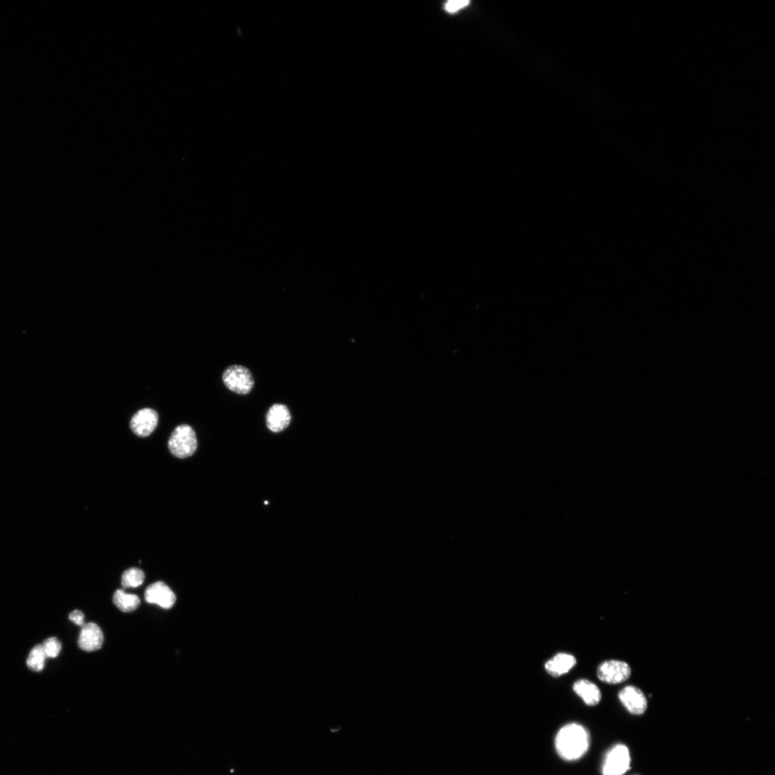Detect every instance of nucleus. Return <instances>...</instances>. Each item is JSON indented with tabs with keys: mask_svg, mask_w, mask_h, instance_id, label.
<instances>
[{
	"mask_svg": "<svg viewBox=\"0 0 775 775\" xmlns=\"http://www.w3.org/2000/svg\"><path fill=\"white\" fill-rule=\"evenodd\" d=\"M589 745V732L583 726L575 723L562 727L555 739L558 755L567 761H575L582 757Z\"/></svg>",
	"mask_w": 775,
	"mask_h": 775,
	"instance_id": "nucleus-1",
	"label": "nucleus"
},
{
	"mask_svg": "<svg viewBox=\"0 0 775 775\" xmlns=\"http://www.w3.org/2000/svg\"><path fill=\"white\" fill-rule=\"evenodd\" d=\"M168 447L171 453L181 459L191 456L198 447L195 431L187 425L176 428L169 439Z\"/></svg>",
	"mask_w": 775,
	"mask_h": 775,
	"instance_id": "nucleus-2",
	"label": "nucleus"
},
{
	"mask_svg": "<svg viewBox=\"0 0 775 775\" xmlns=\"http://www.w3.org/2000/svg\"><path fill=\"white\" fill-rule=\"evenodd\" d=\"M223 381L230 391L240 395L250 394L255 385L252 372L248 368L238 365L226 369Z\"/></svg>",
	"mask_w": 775,
	"mask_h": 775,
	"instance_id": "nucleus-3",
	"label": "nucleus"
},
{
	"mask_svg": "<svg viewBox=\"0 0 775 775\" xmlns=\"http://www.w3.org/2000/svg\"><path fill=\"white\" fill-rule=\"evenodd\" d=\"M632 674L628 663L622 660H607L598 665L597 677L601 681L609 684H618L625 682Z\"/></svg>",
	"mask_w": 775,
	"mask_h": 775,
	"instance_id": "nucleus-4",
	"label": "nucleus"
},
{
	"mask_svg": "<svg viewBox=\"0 0 775 775\" xmlns=\"http://www.w3.org/2000/svg\"><path fill=\"white\" fill-rule=\"evenodd\" d=\"M631 757L629 749L624 745H617L607 754L603 768V775H623L630 769Z\"/></svg>",
	"mask_w": 775,
	"mask_h": 775,
	"instance_id": "nucleus-5",
	"label": "nucleus"
},
{
	"mask_svg": "<svg viewBox=\"0 0 775 775\" xmlns=\"http://www.w3.org/2000/svg\"><path fill=\"white\" fill-rule=\"evenodd\" d=\"M619 699L625 709L633 715H642L648 709V700L644 693L638 687L627 686L618 694Z\"/></svg>",
	"mask_w": 775,
	"mask_h": 775,
	"instance_id": "nucleus-6",
	"label": "nucleus"
},
{
	"mask_svg": "<svg viewBox=\"0 0 775 775\" xmlns=\"http://www.w3.org/2000/svg\"><path fill=\"white\" fill-rule=\"evenodd\" d=\"M158 414L154 409L146 408L137 411L130 421L132 432L139 437L150 436L158 424Z\"/></svg>",
	"mask_w": 775,
	"mask_h": 775,
	"instance_id": "nucleus-7",
	"label": "nucleus"
},
{
	"mask_svg": "<svg viewBox=\"0 0 775 775\" xmlns=\"http://www.w3.org/2000/svg\"><path fill=\"white\" fill-rule=\"evenodd\" d=\"M145 598L147 603L157 605L164 609L172 608L176 602L174 593L162 582L150 585L146 590Z\"/></svg>",
	"mask_w": 775,
	"mask_h": 775,
	"instance_id": "nucleus-8",
	"label": "nucleus"
},
{
	"mask_svg": "<svg viewBox=\"0 0 775 775\" xmlns=\"http://www.w3.org/2000/svg\"><path fill=\"white\" fill-rule=\"evenodd\" d=\"M291 420L292 416L288 407L281 404H276L271 406L266 417L268 429L275 433L286 430L289 427Z\"/></svg>",
	"mask_w": 775,
	"mask_h": 775,
	"instance_id": "nucleus-9",
	"label": "nucleus"
},
{
	"mask_svg": "<svg viewBox=\"0 0 775 775\" xmlns=\"http://www.w3.org/2000/svg\"><path fill=\"white\" fill-rule=\"evenodd\" d=\"M81 649L94 652L101 649L103 643V634L101 628L94 622L82 626L78 641Z\"/></svg>",
	"mask_w": 775,
	"mask_h": 775,
	"instance_id": "nucleus-10",
	"label": "nucleus"
},
{
	"mask_svg": "<svg viewBox=\"0 0 775 775\" xmlns=\"http://www.w3.org/2000/svg\"><path fill=\"white\" fill-rule=\"evenodd\" d=\"M577 665L576 658L569 653L556 654L545 664L546 672L554 678L568 674Z\"/></svg>",
	"mask_w": 775,
	"mask_h": 775,
	"instance_id": "nucleus-11",
	"label": "nucleus"
},
{
	"mask_svg": "<svg viewBox=\"0 0 775 775\" xmlns=\"http://www.w3.org/2000/svg\"><path fill=\"white\" fill-rule=\"evenodd\" d=\"M573 689L587 706H596L602 700L600 688L589 680L580 679L576 681L573 685Z\"/></svg>",
	"mask_w": 775,
	"mask_h": 775,
	"instance_id": "nucleus-12",
	"label": "nucleus"
},
{
	"mask_svg": "<svg viewBox=\"0 0 775 775\" xmlns=\"http://www.w3.org/2000/svg\"><path fill=\"white\" fill-rule=\"evenodd\" d=\"M114 603L115 606L124 613L134 612L140 606V600L138 596L127 594L122 589L115 591L114 594Z\"/></svg>",
	"mask_w": 775,
	"mask_h": 775,
	"instance_id": "nucleus-13",
	"label": "nucleus"
},
{
	"mask_svg": "<svg viewBox=\"0 0 775 775\" xmlns=\"http://www.w3.org/2000/svg\"><path fill=\"white\" fill-rule=\"evenodd\" d=\"M46 658L43 646L39 645L30 651L27 660V665L30 670L40 672L44 668Z\"/></svg>",
	"mask_w": 775,
	"mask_h": 775,
	"instance_id": "nucleus-14",
	"label": "nucleus"
},
{
	"mask_svg": "<svg viewBox=\"0 0 775 775\" xmlns=\"http://www.w3.org/2000/svg\"><path fill=\"white\" fill-rule=\"evenodd\" d=\"M145 580L143 570L131 568L125 571L122 577V584L124 588H135L142 585Z\"/></svg>",
	"mask_w": 775,
	"mask_h": 775,
	"instance_id": "nucleus-15",
	"label": "nucleus"
},
{
	"mask_svg": "<svg viewBox=\"0 0 775 775\" xmlns=\"http://www.w3.org/2000/svg\"><path fill=\"white\" fill-rule=\"evenodd\" d=\"M42 646L46 657L51 658H56L62 648L60 642L56 638L47 639Z\"/></svg>",
	"mask_w": 775,
	"mask_h": 775,
	"instance_id": "nucleus-16",
	"label": "nucleus"
},
{
	"mask_svg": "<svg viewBox=\"0 0 775 775\" xmlns=\"http://www.w3.org/2000/svg\"><path fill=\"white\" fill-rule=\"evenodd\" d=\"M469 4V1H449L446 4L444 8L448 13H454L466 8Z\"/></svg>",
	"mask_w": 775,
	"mask_h": 775,
	"instance_id": "nucleus-17",
	"label": "nucleus"
},
{
	"mask_svg": "<svg viewBox=\"0 0 775 775\" xmlns=\"http://www.w3.org/2000/svg\"><path fill=\"white\" fill-rule=\"evenodd\" d=\"M69 619H70V621H72L74 623H75L76 625H77L79 626L82 627L85 624V622H84V619H85L84 615L80 610L73 611L72 613H70L69 615Z\"/></svg>",
	"mask_w": 775,
	"mask_h": 775,
	"instance_id": "nucleus-18",
	"label": "nucleus"
}]
</instances>
